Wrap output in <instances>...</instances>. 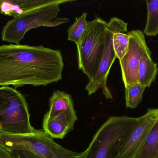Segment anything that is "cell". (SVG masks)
<instances>
[{"label": "cell", "mask_w": 158, "mask_h": 158, "mask_svg": "<svg viewBox=\"0 0 158 158\" xmlns=\"http://www.w3.org/2000/svg\"><path fill=\"white\" fill-rule=\"evenodd\" d=\"M0 158H12L9 151L0 145Z\"/></svg>", "instance_id": "cell-20"}, {"label": "cell", "mask_w": 158, "mask_h": 158, "mask_svg": "<svg viewBox=\"0 0 158 158\" xmlns=\"http://www.w3.org/2000/svg\"><path fill=\"white\" fill-rule=\"evenodd\" d=\"M87 15V13L84 12L81 15L76 18L75 22L68 29V40L74 42L77 45L87 27L88 21L86 20Z\"/></svg>", "instance_id": "cell-17"}, {"label": "cell", "mask_w": 158, "mask_h": 158, "mask_svg": "<svg viewBox=\"0 0 158 158\" xmlns=\"http://www.w3.org/2000/svg\"><path fill=\"white\" fill-rule=\"evenodd\" d=\"M158 108L149 109L127 133L114 158H135L157 122Z\"/></svg>", "instance_id": "cell-8"}, {"label": "cell", "mask_w": 158, "mask_h": 158, "mask_svg": "<svg viewBox=\"0 0 158 158\" xmlns=\"http://www.w3.org/2000/svg\"><path fill=\"white\" fill-rule=\"evenodd\" d=\"M31 126L26 98L16 89L0 87V133L9 135L31 134Z\"/></svg>", "instance_id": "cell-3"}, {"label": "cell", "mask_w": 158, "mask_h": 158, "mask_svg": "<svg viewBox=\"0 0 158 158\" xmlns=\"http://www.w3.org/2000/svg\"><path fill=\"white\" fill-rule=\"evenodd\" d=\"M8 151L12 158H41L35 154L27 150H12Z\"/></svg>", "instance_id": "cell-19"}, {"label": "cell", "mask_w": 158, "mask_h": 158, "mask_svg": "<svg viewBox=\"0 0 158 158\" xmlns=\"http://www.w3.org/2000/svg\"><path fill=\"white\" fill-rule=\"evenodd\" d=\"M158 120H157V123H158Z\"/></svg>", "instance_id": "cell-21"}, {"label": "cell", "mask_w": 158, "mask_h": 158, "mask_svg": "<svg viewBox=\"0 0 158 158\" xmlns=\"http://www.w3.org/2000/svg\"><path fill=\"white\" fill-rule=\"evenodd\" d=\"M73 0H60L54 4L32 9L13 18L4 26L1 32L2 41L19 44L27 32L41 27H56L69 21L68 18L58 17L60 5Z\"/></svg>", "instance_id": "cell-2"}, {"label": "cell", "mask_w": 158, "mask_h": 158, "mask_svg": "<svg viewBox=\"0 0 158 158\" xmlns=\"http://www.w3.org/2000/svg\"><path fill=\"white\" fill-rule=\"evenodd\" d=\"M135 158H158V122L153 127Z\"/></svg>", "instance_id": "cell-15"}, {"label": "cell", "mask_w": 158, "mask_h": 158, "mask_svg": "<svg viewBox=\"0 0 158 158\" xmlns=\"http://www.w3.org/2000/svg\"><path fill=\"white\" fill-rule=\"evenodd\" d=\"M147 18L143 33L148 36L158 34V0L146 1Z\"/></svg>", "instance_id": "cell-14"}, {"label": "cell", "mask_w": 158, "mask_h": 158, "mask_svg": "<svg viewBox=\"0 0 158 158\" xmlns=\"http://www.w3.org/2000/svg\"><path fill=\"white\" fill-rule=\"evenodd\" d=\"M61 51L43 45H0V86H46L62 79Z\"/></svg>", "instance_id": "cell-1"}, {"label": "cell", "mask_w": 158, "mask_h": 158, "mask_svg": "<svg viewBox=\"0 0 158 158\" xmlns=\"http://www.w3.org/2000/svg\"><path fill=\"white\" fill-rule=\"evenodd\" d=\"M146 87L141 84L128 85L125 87L126 106L135 109L141 103Z\"/></svg>", "instance_id": "cell-16"}, {"label": "cell", "mask_w": 158, "mask_h": 158, "mask_svg": "<svg viewBox=\"0 0 158 158\" xmlns=\"http://www.w3.org/2000/svg\"><path fill=\"white\" fill-rule=\"evenodd\" d=\"M50 109L47 112L52 116L64 111L66 114L72 124L75 125L77 117L74 108L71 96L63 91H55L49 99Z\"/></svg>", "instance_id": "cell-12"}, {"label": "cell", "mask_w": 158, "mask_h": 158, "mask_svg": "<svg viewBox=\"0 0 158 158\" xmlns=\"http://www.w3.org/2000/svg\"><path fill=\"white\" fill-rule=\"evenodd\" d=\"M60 0H0V14L19 16L32 9L54 4Z\"/></svg>", "instance_id": "cell-10"}, {"label": "cell", "mask_w": 158, "mask_h": 158, "mask_svg": "<svg viewBox=\"0 0 158 158\" xmlns=\"http://www.w3.org/2000/svg\"><path fill=\"white\" fill-rule=\"evenodd\" d=\"M0 145L8 150H25L41 158H83V152L69 150L56 143L42 130L31 134L9 135L0 133Z\"/></svg>", "instance_id": "cell-6"}, {"label": "cell", "mask_w": 158, "mask_h": 158, "mask_svg": "<svg viewBox=\"0 0 158 158\" xmlns=\"http://www.w3.org/2000/svg\"><path fill=\"white\" fill-rule=\"evenodd\" d=\"M127 27L128 23L117 17L110 19L108 22L105 48L97 73L93 80L89 81L85 88L88 95H92L101 89L106 99H113L111 92L107 85L110 68L117 58L113 48L112 38L115 32H127Z\"/></svg>", "instance_id": "cell-7"}, {"label": "cell", "mask_w": 158, "mask_h": 158, "mask_svg": "<svg viewBox=\"0 0 158 158\" xmlns=\"http://www.w3.org/2000/svg\"><path fill=\"white\" fill-rule=\"evenodd\" d=\"M107 25V22L96 16L94 19L88 21L77 45L78 69L89 81L93 80L97 73L105 48Z\"/></svg>", "instance_id": "cell-4"}, {"label": "cell", "mask_w": 158, "mask_h": 158, "mask_svg": "<svg viewBox=\"0 0 158 158\" xmlns=\"http://www.w3.org/2000/svg\"><path fill=\"white\" fill-rule=\"evenodd\" d=\"M129 39V34L125 32H118L113 34L112 38L113 48L116 57L119 60L123 57L127 52Z\"/></svg>", "instance_id": "cell-18"}, {"label": "cell", "mask_w": 158, "mask_h": 158, "mask_svg": "<svg viewBox=\"0 0 158 158\" xmlns=\"http://www.w3.org/2000/svg\"><path fill=\"white\" fill-rule=\"evenodd\" d=\"M74 126L64 111L52 116L46 113L43 119V130L53 139H63Z\"/></svg>", "instance_id": "cell-11"}, {"label": "cell", "mask_w": 158, "mask_h": 158, "mask_svg": "<svg viewBox=\"0 0 158 158\" xmlns=\"http://www.w3.org/2000/svg\"><path fill=\"white\" fill-rule=\"evenodd\" d=\"M157 64L151 58V52L148 47L142 55L138 67L139 83L147 87H150L157 75Z\"/></svg>", "instance_id": "cell-13"}, {"label": "cell", "mask_w": 158, "mask_h": 158, "mask_svg": "<svg viewBox=\"0 0 158 158\" xmlns=\"http://www.w3.org/2000/svg\"><path fill=\"white\" fill-rule=\"evenodd\" d=\"M137 118L127 116L111 117L98 129L83 158H114L119 147Z\"/></svg>", "instance_id": "cell-5"}, {"label": "cell", "mask_w": 158, "mask_h": 158, "mask_svg": "<svg viewBox=\"0 0 158 158\" xmlns=\"http://www.w3.org/2000/svg\"><path fill=\"white\" fill-rule=\"evenodd\" d=\"M130 39L126 53L119 60L124 87L140 84L138 67L143 53L148 47L144 33L140 30L128 32Z\"/></svg>", "instance_id": "cell-9"}]
</instances>
